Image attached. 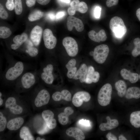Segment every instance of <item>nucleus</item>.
Listing matches in <instances>:
<instances>
[{
  "label": "nucleus",
  "instance_id": "54",
  "mask_svg": "<svg viewBox=\"0 0 140 140\" xmlns=\"http://www.w3.org/2000/svg\"><path fill=\"white\" fill-rule=\"evenodd\" d=\"M36 139L37 140H44L45 139L44 138H41L40 137H38L36 138Z\"/></svg>",
  "mask_w": 140,
  "mask_h": 140
},
{
  "label": "nucleus",
  "instance_id": "31",
  "mask_svg": "<svg viewBox=\"0 0 140 140\" xmlns=\"http://www.w3.org/2000/svg\"><path fill=\"white\" fill-rule=\"evenodd\" d=\"M94 68L90 66L88 67L86 75L85 82L90 84L93 82V78L94 72Z\"/></svg>",
  "mask_w": 140,
  "mask_h": 140
},
{
  "label": "nucleus",
  "instance_id": "5",
  "mask_svg": "<svg viewBox=\"0 0 140 140\" xmlns=\"http://www.w3.org/2000/svg\"><path fill=\"white\" fill-rule=\"evenodd\" d=\"M50 95L49 92L46 90H40L37 94L33 100V104L34 108L40 109L49 103Z\"/></svg>",
  "mask_w": 140,
  "mask_h": 140
},
{
  "label": "nucleus",
  "instance_id": "41",
  "mask_svg": "<svg viewBox=\"0 0 140 140\" xmlns=\"http://www.w3.org/2000/svg\"><path fill=\"white\" fill-rule=\"evenodd\" d=\"M118 2V0H107L106 2V5L107 7H110L117 5Z\"/></svg>",
  "mask_w": 140,
  "mask_h": 140
},
{
  "label": "nucleus",
  "instance_id": "44",
  "mask_svg": "<svg viewBox=\"0 0 140 140\" xmlns=\"http://www.w3.org/2000/svg\"><path fill=\"white\" fill-rule=\"evenodd\" d=\"M100 77V74L97 71H95L93 78V82L96 83L99 81Z\"/></svg>",
  "mask_w": 140,
  "mask_h": 140
},
{
  "label": "nucleus",
  "instance_id": "52",
  "mask_svg": "<svg viewBox=\"0 0 140 140\" xmlns=\"http://www.w3.org/2000/svg\"><path fill=\"white\" fill-rule=\"evenodd\" d=\"M2 93L0 92V106H2L4 103V101L2 98Z\"/></svg>",
  "mask_w": 140,
  "mask_h": 140
},
{
  "label": "nucleus",
  "instance_id": "13",
  "mask_svg": "<svg viewBox=\"0 0 140 140\" xmlns=\"http://www.w3.org/2000/svg\"><path fill=\"white\" fill-rule=\"evenodd\" d=\"M53 69V66L51 64L47 65L43 69L41 77L42 80L47 84L51 85L53 83L54 76L52 73Z\"/></svg>",
  "mask_w": 140,
  "mask_h": 140
},
{
  "label": "nucleus",
  "instance_id": "8",
  "mask_svg": "<svg viewBox=\"0 0 140 140\" xmlns=\"http://www.w3.org/2000/svg\"><path fill=\"white\" fill-rule=\"evenodd\" d=\"M43 37L46 48L52 49L55 47L57 43V39L51 30L48 29H45L43 32Z\"/></svg>",
  "mask_w": 140,
  "mask_h": 140
},
{
  "label": "nucleus",
  "instance_id": "49",
  "mask_svg": "<svg viewBox=\"0 0 140 140\" xmlns=\"http://www.w3.org/2000/svg\"><path fill=\"white\" fill-rule=\"evenodd\" d=\"M68 14L71 16L74 15L75 13L76 10L71 6L69 7L67 10Z\"/></svg>",
  "mask_w": 140,
  "mask_h": 140
},
{
  "label": "nucleus",
  "instance_id": "53",
  "mask_svg": "<svg viewBox=\"0 0 140 140\" xmlns=\"http://www.w3.org/2000/svg\"><path fill=\"white\" fill-rule=\"evenodd\" d=\"M119 140H126L127 139L123 135H121L118 137Z\"/></svg>",
  "mask_w": 140,
  "mask_h": 140
},
{
  "label": "nucleus",
  "instance_id": "1",
  "mask_svg": "<svg viewBox=\"0 0 140 140\" xmlns=\"http://www.w3.org/2000/svg\"><path fill=\"white\" fill-rule=\"evenodd\" d=\"M20 100L14 96L8 97L4 103L5 110L10 114L16 116H23L26 114V107Z\"/></svg>",
  "mask_w": 140,
  "mask_h": 140
},
{
  "label": "nucleus",
  "instance_id": "27",
  "mask_svg": "<svg viewBox=\"0 0 140 140\" xmlns=\"http://www.w3.org/2000/svg\"><path fill=\"white\" fill-rule=\"evenodd\" d=\"M130 121L131 124L134 127H140V110L134 111L131 114Z\"/></svg>",
  "mask_w": 140,
  "mask_h": 140
},
{
  "label": "nucleus",
  "instance_id": "11",
  "mask_svg": "<svg viewBox=\"0 0 140 140\" xmlns=\"http://www.w3.org/2000/svg\"><path fill=\"white\" fill-rule=\"evenodd\" d=\"M67 26L69 31L72 30L73 27L79 32H82L84 29V25L81 19L71 16H68L67 18Z\"/></svg>",
  "mask_w": 140,
  "mask_h": 140
},
{
  "label": "nucleus",
  "instance_id": "18",
  "mask_svg": "<svg viewBox=\"0 0 140 140\" xmlns=\"http://www.w3.org/2000/svg\"><path fill=\"white\" fill-rule=\"evenodd\" d=\"M74 112V110L71 107H66L64 112L60 113L58 115V121L62 125L67 124L69 121V116L72 114Z\"/></svg>",
  "mask_w": 140,
  "mask_h": 140
},
{
  "label": "nucleus",
  "instance_id": "43",
  "mask_svg": "<svg viewBox=\"0 0 140 140\" xmlns=\"http://www.w3.org/2000/svg\"><path fill=\"white\" fill-rule=\"evenodd\" d=\"M101 10V8L99 6L96 7L95 8L94 11V16L96 18H100Z\"/></svg>",
  "mask_w": 140,
  "mask_h": 140
},
{
  "label": "nucleus",
  "instance_id": "24",
  "mask_svg": "<svg viewBox=\"0 0 140 140\" xmlns=\"http://www.w3.org/2000/svg\"><path fill=\"white\" fill-rule=\"evenodd\" d=\"M20 139L23 140H33L35 138L32 135L29 127L24 126L20 129L19 133Z\"/></svg>",
  "mask_w": 140,
  "mask_h": 140
},
{
  "label": "nucleus",
  "instance_id": "50",
  "mask_svg": "<svg viewBox=\"0 0 140 140\" xmlns=\"http://www.w3.org/2000/svg\"><path fill=\"white\" fill-rule=\"evenodd\" d=\"M37 2L42 5H45L48 4L51 0H36Z\"/></svg>",
  "mask_w": 140,
  "mask_h": 140
},
{
  "label": "nucleus",
  "instance_id": "16",
  "mask_svg": "<svg viewBox=\"0 0 140 140\" xmlns=\"http://www.w3.org/2000/svg\"><path fill=\"white\" fill-rule=\"evenodd\" d=\"M66 133L69 136L73 137L77 140H83L85 136L82 131L80 129L75 127H71L66 130Z\"/></svg>",
  "mask_w": 140,
  "mask_h": 140
},
{
  "label": "nucleus",
  "instance_id": "23",
  "mask_svg": "<svg viewBox=\"0 0 140 140\" xmlns=\"http://www.w3.org/2000/svg\"><path fill=\"white\" fill-rule=\"evenodd\" d=\"M76 63V60L73 58L70 60L66 65V67L68 70L67 76L69 78H73L75 74L77 71Z\"/></svg>",
  "mask_w": 140,
  "mask_h": 140
},
{
  "label": "nucleus",
  "instance_id": "29",
  "mask_svg": "<svg viewBox=\"0 0 140 140\" xmlns=\"http://www.w3.org/2000/svg\"><path fill=\"white\" fill-rule=\"evenodd\" d=\"M43 13L39 10H36L31 12L28 17L29 20L33 22L39 20L43 17Z\"/></svg>",
  "mask_w": 140,
  "mask_h": 140
},
{
  "label": "nucleus",
  "instance_id": "19",
  "mask_svg": "<svg viewBox=\"0 0 140 140\" xmlns=\"http://www.w3.org/2000/svg\"><path fill=\"white\" fill-rule=\"evenodd\" d=\"M106 123H102L100 125L99 128L102 131L109 130L114 129L119 125L118 120L116 119H111L109 116L106 117Z\"/></svg>",
  "mask_w": 140,
  "mask_h": 140
},
{
  "label": "nucleus",
  "instance_id": "12",
  "mask_svg": "<svg viewBox=\"0 0 140 140\" xmlns=\"http://www.w3.org/2000/svg\"><path fill=\"white\" fill-rule=\"evenodd\" d=\"M34 75L30 72H27L24 74L21 79V85L23 89H29L32 87L36 82Z\"/></svg>",
  "mask_w": 140,
  "mask_h": 140
},
{
  "label": "nucleus",
  "instance_id": "40",
  "mask_svg": "<svg viewBox=\"0 0 140 140\" xmlns=\"http://www.w3.org/2000/svg\"><path fill=\"white\" fill-rule=\"evenodd\" d=\"M80 3L79 0H73L70 3V6L74 9L76 11H78Z\"/></svg>",
  "mask_w": 140,
  "mask_h": 140
},
{
  "label": "nucleus",
  "instance_id": "17",
  "mask_svg": "<svg viewBox=\"0 0 140 140\" xmlns=\"http://www.w3.org/2000/svg\"><path fill=\"white\" fill-rule=\"evenodd\" d=\"M88 36L91 40L98 43L105 41L107 38L105 32L103 29L100 30L98 33L93 30H91L88 33Z\"/></svg>",
  "mask_w": 140,
  "mask_h": 140
},
{
  "label": "nucleus",
  "instance_id": "30",
  "mask_svg": "<svg viewBox=\"0 0 140 140\" xmlns=\"http://www.w3.org/2000/svg\"><path fill=\"white\" fill-rule=\"evenodd\" d=\"M77 125L82 129L86 131L90 130L92 127L91 123L90 121L83 119L78 121L77 123Z\"/></svg>",
  "mask_w": 140,
  "mask_h": 140
},
{
  "label": "nucleus",
  "instance_id": "36",
  "mask_svg": "<svg viewBox=\"0 0 140 140\" xmlns=\"http://www.w3.org/2000/svg\"><path fill=\"white\" fill-rule=\"evenodd\" d=\"M88 10V7L87 4L83 2H80L78 11L80 12L84 13L86 12Z\"/></svg>",
  "mask_w": 140,
  "mask_h": 140
},
{
  "label": "nucleus",
  "instance_id": "57",
  "mask_svg": "<svg viewBox=\"0 0 140 140\" xmlns=\"http://www.w3.org/2000/svg\"><path fill=\"white\" fill-rule=\"evenodd\" d=\"M13 0H7V1H9V2H13Z\"/></svg>",
  "mask_w": 140,
  "mask_h": 140
},
{
  "label": "nucleus",
  "instance_id": "35",
  "mask_svg": "<svg viewBox=\"0 0 140 140\" xmlns=\"http://www.w3.org/2000/svg\"><path fill=\"white\" fill-rule=\"evenodd\" d=\"M14 9L16 14L19 15L22 13L23 7L21 0H15Z\"/></svg>",
  "mask_w": 140,
  "mask_h": 140
},
{
  "label": "nucleus",
  "instance_id": "2",
  "mask_svg": "<svg viewBox=\"0 0 140 140\" xmlns=\"http://www.w3.org/2000/svg\"><path fill=\"white\" fill-rule=\"evenodd\" d=\"M109 27L111 31L118 37H122L127 31V27L123 20L118 16H115L111 19Z\"/></svg>",
  "mask_w": 140,
  "mask_h": 140
},
{
  "label": "nucleus",
  "instance_id": "55",
  "mask_svg": "<svg viewBox=\"0 0 140 140\" xmlns=\"http://www.w3.org/2000/svg\"><path fill=\"white\" fill-rule=\"evenodd\" d=\"M61 1L65 3H68L70 2V0H60Z\"/></svg>",
  "mask_w": 140,
  "mask_h": 140
},
{
  "label": "nucleus",
  "instance_id": "25",
  "mask_svg": "<svg viewBox=\"0 0 140 140\" xmlns=\"http://www.w3.org/2000/svg\"><path fill=\"white\" fill-rule=\"evenodd\" d=\"M125 97L127 99L140 98V88L136 87L129 88L127 90Z\"/></svg>",
  "mask_w": 140,
  "mask_h": 140
},
{
  "label": "nucleus",
  "instance_id": "7",
  "mask_svg": "<svg viewBox=\"0 0 140 140\" xmlns=\"http://www.w3.org/2000/svg\"><path fill=\"white\" fill-rule=\"evenodd\" d=\"M24 69L23 63L21 61L17 62L14 66L7 71L5 75L6 79L10 81L15 80L21 74Z\"/></svg>",
  "mask_w": 140,
  "mask_h": 140
},
{
  "label": "nucleus",
  "instance_id": "39",
  "mask_svg": "<svg viewBox=\"0 0 140 140\" xmlns=\"http://www.w3.org/2000/svg\"><path fill=\"white\" fill-rule=\"evenodd\" d=\"M8 14L2 5L0 4V17L3 19H5L8 17Z\"/></svg>",
  "mask_w": 140,
  "mask_h": 140
},
{
  "label": "nucleus",
  "instance_id": "6",
  "mask_svg": "<svg viewBox=\"0 0 140 140\" xmlns=\"http://www.w3.org/2000/svg\"><path fill=\"white\" fill-rule=\"evenodd\" d=\"M62 43L69 56L74 57L76 55L78 51V47L74 39L71 37H66L63 39Z\"/></svg>",
  "mask_w": 140,
  "mask_h": 140
},
{
  "label": "nucleus",
  "instance_id": "46",
  "mask_svg": "<svg viewBox=\"0 0 140 140\" xmlns=\"http://www.w3.org/2000/svg\"><path fill=\"white\" fill-rule=\"evenodd\" d=\"M47 17L49 20L53 21L56 19V15L53 12H50L47 15Z\"/></svg>",
  "mask_w": 140,
  "mask_h": 140
},
{
  "label": "nucleus",
  "instance_id": "15",
  "mask_svg": "<svg viewBox=\"0 0 140 140\" xmlns=\"http://www.w3.org/2000/svg\"><path fill=\"white\" fill-rule=\"evenodd\" d=\"M52 98L55 101H59L62 100L69 101L72 100V95L68 90L65 89L63 90L61 92H55L53 94Z\"/></svg>",
  "mask_w": 140,
  "mask_h": 140
},
{
  "label": "nucleus",
  "instance_id": "9",
  "mask_svg": "<svg viewBox=\"0 0 140 140\" xmlns=\"http://www.w3.org/2000/svg\"><path fill=\"white\" fill-rule=\"evenodd\" d=\"M91 96L88 92L84 91H79L73 96L72 102L75 107H79L82 105L84 102H88Z\"/></svg>",
  "mask_w": 140,
  "mask_h": 140
},
{
  "label": "nucleus",
  "instance_id": "45",
  "mask_svg": "<svg viewBox=\"0 0 140 140\" xmlns=\"http://www.w3.org/2000/svg\"><path fill=\"white\" fill-rule=\"evenodd\" d=\"M65 15V12L64 11H61L58 12L56 15L57 20H59L62 18Z\"/></svg>",
  "mask_w": 140,
  "mask_h": 140
},
{
  "label": "nucleus",
  "instance_id": "21",
  "mask_svg": "<svg viewBox=\"0 0 140 140\" xmlns=\"http://www.w3.org/2000/svg\"><path fill=\"white\" fill-rule=\"evenodd\" d=\"M120 74L124 79L129 80L132 83L136 82L139 79V76L138 74L132 73L126 69H122Z\"/></svg>",
  "mask_w": 140,
  "mask_h": 140
},
{
  "label": "nucleus",
  "instance_id": "47",
  "mask_svg": "<svg viewBox=\"0 0 140 140\" xmlns=\"http://www.w3.org/2000/svg\"><path fill=\"white\" fill-rule=\"evenodd\" d=\"M106 137L108 140H117V139L116 137L111 132H109L106 135Z\"/></svg>",
  "mask_w": 140,
  "mask_h": 140
},
{
  "label": "nucleus",
  "instance_id": "42",
  "mask_svg": "<svg viewBox=\"0 0 140 140\" xmlns=\"http://www.w3.org/2000/svg\"><path fill=\"white\" fill-rule=\"evenodd\" d=\"M5 6L6 8L9 10L11 11L14 8V3L13 1H6Z\"/></svg>",
  "mask_w": 140,
  "mask_h": 140
},
{
  "label": "nucleus",
  "instance_id": "56",
  "mask_svg": "<svg viewBox=\"0 0 140 140\" xmlns=\"http://www.w3.org/2000/svg\"><path fill=\"white\" fill-rule=\"evenodd\" d=\"M94 52L93 51H91L89 52V54L90 56H93V55Z\"/></svg>",
  "mask_w": 140,
  "mask_h": 140
},
{
  "label": "nucleus",
  "instance_id": "4",
  "mask_svg": "<svg viewBox=\"0 0 140 140\" xmlns=\"http://www.w3.org/2000/svg\"><path fill=\"white\" fill-rule=\"evenodd\" d=\"M109 51V48L107 45L103 44L96 46L93 51L94 59L99 64L103 63L107 59Z\"/></svg>",
  "mask_w": 140,
  "mask_h": 140
},
{
  "label": "nucleus",
  "instance_id": "26",
  "mask_svg": "<svg viewBox=\"0 0 140 140\" xmlns=\"http://www.w3.org/2000/svg\"><path fill=\"white\" fill-rule=\"evenodd\" d=\"M115 87L119 96L122 97L125 95L127 90V86L124 81L122 80L117 81L115 83Z\"/></svg>",
  "mask_w": 140,
  "mask_h": 140
},
{
  "label": "nucleus",
  "instance_id": "33",
  "mask_svg": "<svg viewBox=\"0 0 140 140\" xmlns=\"http://www.w3.org/2000/svg\"><path fill=\"white\" fill-rule=\"evenodd\" d=\"M12 32L10 29L5 26L0 27V37L3 39H6L9 37Z\"/></svg>",
  "mask_w": 140,
  "mask_h": 140
},
{
  "label": "nucleus",
  "instance_id": "10",
  "mask_svg": "<svg viewBox=\"0 0 140 140\" xmlns=\"http://www.w3.org/2000/svg\"><path fill=\"white\" fill-rule=\"evenodd\" d=\"M23 116H16L10 119L8 121L6 128L11 131H15L20 128L25 122Z\"/></svg>",
  "mask_w": 140,
  "mask_h": 140
},
{
  "label": "nucleus",
  "instance_id": "51",
  "mask_svg": "<svg viewBox=\"0 0 140 140\" xmlns=\"http://www.w3.org/2000/svg\"><path fill=\"white\" fill-rule=\"evenodd\" d=\"M136 14L137 18L140 21V8H139L137 10Z\"/></svg>",
  "mask_w": 140,
  "mask_h": 140
},
{
  "label": "nucleus",
  "instance_id": "48",
  "mask_svg": "<svg viewBox=\"0 0 140 140\" xmlns=\"http://www.w3.org/2000/svg\"><path fill=\"white\" fill-rule=\"evenodd\" d=\"M36 0H26V3L27 6L31 7L34 6L36 3Z\"/></svg>",
  "mask_w": 140,
  "mask_h": 140
},
{
  "label": "nucleus",
  "instance_id": "37",
  "mask_svg": "<svg viewBox=\"0 0 140 140\" xmlns=\"http://www.w3.org/2000/svg\"><path fill=\"white\" fill-rule=\"evenodd\" d=\"M45 122L47 127L50 129H55L57 125V121L54 118Z\"/></svg>",
  "mask_w": 140,
  "mask_h": 140
},
{
  "label": "nucleus",
  "instance_id": "3",
  "mask_svg": "<svg viewBox=\"0 0 140 140\" xmlns=\"http://www.w3.org/2000/svg\"><path fill=\"white\" fill-rule=\"evenodd\" d=\"M112 92V87L110 84L106 83L101 87L97 95V101L101 106H105L110 104Z\"/></svg>",
  "mask_w": 140,
  "mask_h": 140
},
{
  "label": "nucleus",
  "instance_id": "20",
  "mask_svg": "<svg viewBox=\"0 0 140 140\" xmlns=\"http://www.w3.org/2000/svg\"><path fill=\"white\" fill-rule=\"evenodd\" d=\"M88 69V67L85 64H82L73 78L75 80L79 79L81 83L85 82Z\"/></svg>",
  "mask_w": 140,
  "mask_h": 140
},
{
  "label": "nucleus",
  "instance_id": "14",
  "mask_svg": "<svg viewBox=\"0 0 140 140\" xmlns=\"http://www.w3.org/2000/svg\"><path fill=\"white\" fill-rule=\"evenodd\" d=\"M43 33V30L38 25L34 26L32 30L30 35V38L35 46L39 44Z\"/></svg>",
  "mask_w": 140,
  "mask_h": 140
},
{
  "label": "nucleus",
  "instance_id": "38",
  "mask_svg": "<svg viewBox=\"0 0 140 140\" xmlns=\"http://www.w3.org/2000/svg\"><path fill=\"white\" fill-rule=\"evenodd\" d=\"M27 52L30 56L34 57L36 56L38 54V51L36 47H31L28 48Z\"/></svg>",
  "mask_w": 140,
  "mask_h": 140
},
{
  "label": "nucleus",
  "instance_id": "28",
  "mask_svg": "<svg viewBox=\"0 0 140 140\" xmlns=\"http://www.w3.org/2000/svg\"><path fill=\"white\" fill-rule=\"evenodd\" d=\"M8 120L5 113L2 110L0 111V132H3L6 128V125Z\"/></svg>",
  "mask_w": 140,
  "mask_h": 140
},
{
  "label": "nucleus",
  "instance_id": "22",
  "mask_svg": "<svg viewBox=\"0 0 140 140\" xmlns=\"http://www.w3.org/2000/svg\"><path fill=\"white\" fill-rule=\"evenodd\" d=\"M27 35L25 33H22L21 35L16 36L13 39V41L15 44L11 45V48L13 50L18 49L27 40Z\"/></svg>",
  "mask_w": 140,
  "mask_h": 140
},
{
  "label": "nucleus",
  "instance_id": "32",
  "mask_svg": "<svg viewBox=\"0 0 140 140\" xmlns=\"http://www.w3.org/2000/svg\"><path fill=\"white\" fill-rule=\"evenodd\" d=\"M133 43L135 47L132 50L131 54L132 56L136 57L140 55V39L137 38L134 39Z\"/></svg>",
  "mask_w": 140,
  "mask_h": 140
},
{
  "label": "nucleus",
  "instance_id": "58",
  "mask_svg": "<svg viewBox=\"0 0 140 140\" xmlns=\"http://www.w3.org/2000/svg\"><path fill=\"white\" fill-rule=\"evenodd\" d=\"M139 79L140 80V75H139Z\"/></svg>",
  "mask_w": 140,
  "mask_h": 140
},
{
  "label": "nucleus",
  "instance_id": "34",
  "mask_svg": "<svg viewBox=\"0 0 140 140\" xmlns=\"http://www.w3.org/2000/svg\"><path fill=\"white\" fill-rule=\"evenodd\" d=\"M42 117L45 122L54 118V114L51 110H44L41 113Z\"/></svg>",
  "mask_w": 140,
  "mask_h": 140
}]
</instances>
